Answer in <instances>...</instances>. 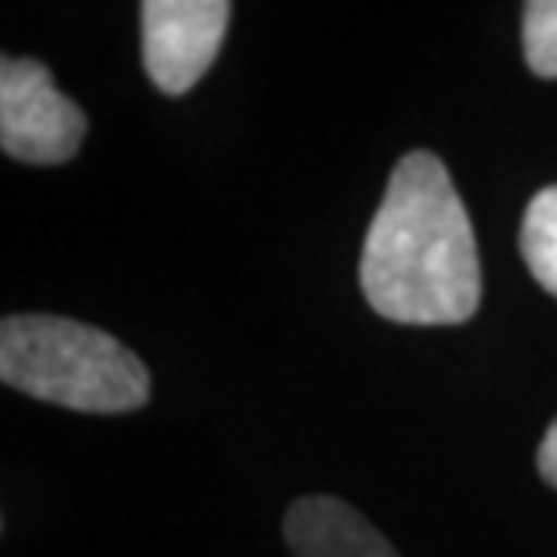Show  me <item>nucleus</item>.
<instances>
[{"mask_svg": "<svg viewBox=\"0 0 557 557\" xmlns=\"http://www.w3.org/2000/svg\"><path fill=\"white\" fill-rule=\"evenodd\" d=\"M0 381L76 413H131L152 395L149 370L113 333L62 315L0 322Z\"/></svg>", "mask_w": 557, "mask_h": 557, "instance_id": "obj_2", "label": "nucleus"}, {"mask_svg": "<svg viewBox=\"0 0 557 557\" xmlns=\"http://www.w3.org/2000/svg\"><path fill=\"white\" fill-rule=\"evenodd\" d=\"M362 294L403 326H456L482 300V261L467 207L434 152H406L366 232Z\"/></svg>", "mask_w": 557, "mask_h": 557, "instance_id": "obj_1", "label": "nucleus"}, {"mask_svg": "<svg viewBox=\"0 0 557 557\" xmlns=\"http://www.w3.org/2000/svg\"><path fill=\"white\" fill-rule=\"evenodd\" d=\"M536 467H540L543 482L557 488V420L547 428V434H543V442H540V456H536Z\"/></svg>", "mask_w": 557, "mask_h": 557, "instance_id": "obj_8", "label": "nucleus"}, {"mask_svg": "<svg viewBox=\"0 0 557 557\" xmlns=\"http://www.w3.org/2000/svg\"><path fill=\"white\" fill-rule=\"evenodd\" d=\"M525 62L543 81H557V0H532L525 4Z\"/></svg>", "mask_w": 557, "mask_h": 557, "instance_id": "obj_7", "label": "nucleus"}, {"mask_svg": "<svg viewBox=\"0 0 557 557\" xmlns=\"http://www.w3.org/2000/svg\"><path fill=\"white\" fill-rule=\"evenodd\" d=\"M141 62L163 95H185L203 81L225 40L232 4L225 0H145Z\"/></svg>", "mask_w": 557, "mask_h": 557, "instance_id": "obj_4", "label": "nucleus"}, {"mask_svg": "<svg viewBox=\"0 0 557 557\" xmlns=\"http://www.w3.org/2000/svg\"><path fill=\"white\" fill-rule=\"evenodd\" d=\"M84 109L54 87L48 65L4 54L0 62V149L33 166H59L81 152Z\"/></svg>", "mask_w": 557, "mask_h": 557, "instance_id": "obj_3", "label": "nucleus"}, {"mask_svg": "<svg viewBox=\"0 0 557 557\" xmlns=\"http://www.w3.org/2000/svg\"><path fill=\"white\" fill-rule=\"evenodd\" d=\"M283 532L294 557H398L359 510L333 496L297 499L286 510Z\"/></svg>", "mask_w": 557, "mask_h": 557, "instance_id": "obj_5", "label": "nucleus"}, {"mask_svg": "<svg viewBox=\"0 0 557 557\" xmlns=\"http://www.w3.org/2000/svg\"><path fill=\"white\" fill-rule=\"evenodd\" d=\"M521 258H525L529 272L536 283L557 297V185L540 188L529 199L525 221H521Z\"/></svg>", "mask_w": 557, "mask_h": 557, "instance_id": "obj_6", "label": "nucleus"}]
</instances>
